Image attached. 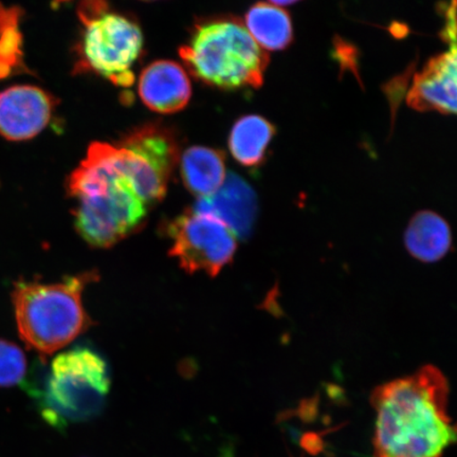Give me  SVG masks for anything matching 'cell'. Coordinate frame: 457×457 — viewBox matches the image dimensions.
Returning a JSON list of instances; mask_svg holds the SVG:
<instances>
[{"mask_svg":"<svg viewBox=\"0 0 457 457\" xmlns=\"http://www.w3.org/2000/svg\"><path fill=\"white\" fill-rule=\"evenodd\" d=\"M449 384L433 365L386 382L371 393L374 457H442L456 441Z\"/></svg>","mask_w":457,"mask_h":457,"instance_id":"cell-1","label":"cell"},{"mask_svg":"<svg viewBox=\"0 0 457 457\" xmlns=\"http://www.w3.org/2000/svg\"><path fill=\"white\" fill-rule=\"evenodd\" d=\"M179 55L198 81L222 90L260 88L270 64L264 49L232 15L197 21Z\"/></svg>","mask_w":457,"mask_h":457,"instance_id":"cell-2","label":"cell"},{"mask_svg":"<svg viewBox=\"0 0 457 457\" xmlns=\"http://www.w3.org/2000/svg\"><path fill=\"white\" fill-rule=\"evenodd\" d=\"M111 371L98 353L78 346L57 356L49 371L33 375L27 391L36 398L43 420L57 430L94 420L111 391Z\"/></svg>","mask_w":457,"mask_h":457,"instance_id":"cell-3","label":"cell"},{"mask_svg":"<svg viewBox=\"0 0 457 457\" xmlns=\"http://www.w3.org/2000/svg\"><path fill=\"white\" fill-rule=\"evenodd\" d=\"M96 278L95 272H86L60 283H16L14 314L26 345L45 358L82 335L93 324L83 305V290Z\"/></svg>","mask_w":457,"mask_h":457,"instance_id":"cell-4","label":"cell"},{"mask_svg":"<svg viewBox=\"0 0 457 457\" xmlns=\"http://www.w3.org/2000/svg\"><path fill=\"white\" fill-rule=\"evenodd\" d=\"M78 15L83 31L77 71H91L119 87H131L135 83L133 68L145 45L139 25L112 10L107 0H82Z\"/></svg>","mask_w":457,"mask_h":457,"instance_id":"cell-5","label":"cell"},{"mask_svg":"<svg viewBox=\"0 0 457 457\" xmlns=\"http://www.w3.org/2000/svg\"><path fill=\"white\" fill-rule=\"evenodd\" d=\"M77 200L74 224L79 236L93 247H112L145 220L147 207L125 179L113 182L104 192Z\"/></svg>","mask_w":457,"mask_h":457,"instance_id":"cell-6","label":"cell"},{"mask_svg":"<svg viewBox=\"0 0 457 457\" xmlns=\"http://www.w3.org/2000/svg\"><path fill=\"white\" fill-rule=\"evenodd\" d=\"M170 254L179 260L187 272L203 271L215 277L237 249V237L215 217L188 210L170 222Z\"/></svg>","mask_w":457,"mask_h":457,"instance_id":"cell-7","label":"cell"},{"mask_svg":"<svg viewBox=\"0 0 457 457\" xmlns=\"http://www.w3.org/2000/svg\"><path fill=\"white\" fill-rule=\"evenodd\" d=\"M57 103L37 86L14 85L0 91V137L10 142L36 138L48 127Z\"/></svg>","mask_w":457,"mask_h":457,"instance_id":"cell-8","label":"cell"},{"mask_svg":"<svg viewBox=\"0 0 457 457\" xmlns=\"http://www.w3.org/2000/svg\"><path fill=\"white\" fill-rule=\"evenodd\" d=\"M194 211L215 217L230 228L236 237H249L257 215L253 188L241 177L230 173L212 195L199 197Z\"/></svg>","mask_w":457,"mask_h":457,"instance_id":"cell-9","label":"cell"},{"mask_svg":"<svg viewBox=\"0 0 457 457\" xmlns=\"http://www.w3.org/2000/svg\"><path fill=\"white\" fill-rule=\"evenodd\" d=\"M407 102L419 112H456V48L434 56L416 74Z\"/></svg>","mask_w":457,"mask_h":457,"instance_id":"cell-10","label":"cell"},{"mask_svg":"<svg viewBox=\"0 0 457 457\" xmlns=\"http://www.w3.org/2000/svg\"><path fill=\"white\" fill-rule=\"evenodd\" d=\"M139 96L151 111L163 114L179 112L188 104L192 96L187 73L173 61H156L142 71Z\"/></svg>","mask_w":457,"mask_h":457,"instance_id":"cell-11","label":"cell"},{"mask_svg":"<svg viewBox=\"0 0 457 457\" xmlns=\"http://www.w3.org/2000/svg\"><path fill=\"white\" fill-rule=\"evenodd\" d=\"M180 174L188 191L194 195H212L226 179L225 155L205 146H192L182 154Z\"/></svg>","mask_w":457,"mask_h":457,"instance_id":"cell-12","label":"cell"},{"mask_svg":"<svg viewBox=\"0 0 457 457\" xmlns=\"http://www.w3.org/2000/svg\"><path fill=\"white\" fill-rule=\"evenodd\" d=\"M404 241L415 259L434 262L449 253L453 236L443 217L431 211H421L410 221Z\"/></svg>","mask_w":457,"mask_h":457,"instance_id":"cell-13","label":"cell"},{"mask_svg":"<svg viewBox=\"0 0 457 457\" xmlns=\"http://www.w3.org/2000/svg\"><path fill=\"white\" fill-rule=\"evenodd\" d=\"M276 128L267 119L248 114L234 124L228 137L231 155L245 168L255 169L265 162Z\"/></svg>","mask_w":457,"mask_h":457,"instance_id":"cell-14","label":"cell"},{"mask_svg":"<svg viewBox=\"0 0 457 457\" xmlns=\"http://www.w3.org/2000/svg\"><path fill=\"white\" fill-rule=\"evenodd\" d=\"M245 29L261 48L287 49L294 42L293 21L287 11L266 3H257L245 14Z\"/></svg>","mask_w":457,"mask_h":457,"instance_id":"cell-15","label":"cell"},{"mask_svg":"<svg viewBox=\"0 0 457 457\" xmlns=\"http://www.w3.org/2000/svg\"><path fill=\"white\" fill-rule=\"evenodd\" d=\"M24 9L0 2V82L19 74L32 73L26 62L21 21Z\"/></svg>","mask_w":457,"mask_h":457,"instance_id":"cell-16","label":"cell"},{"mask_svg":"<svg viewBox=\"0 0 457 457\" xmlns=\"http://www.w3.org/2000/svg\"><path fill=\"white\" fill-rule=\"evenodd\" d=\"M27 360L14 343L0 339V387H11L24 380Z\"/></svg>","mask_w":457,"mask_h":457,"instance_id":"cell-17","label":"cell"},{"mask_svg":"<svg viewBox=\"0 0 457 457\" xmlns=\"http://www.w3.org/2000/svg\"><path fill=\"white\" fill-rule=\"evenodd\" d=\"M455 4L456 0H451V4L445 8L447 9L445 10V25L442 32V37L445 42L450 43L451 48H456Z\"/></svg>","mask_w":457,"mask_h":457,"instance_id":"cell-18","label":"cell"},{"mask_svg":"<svg viewBox=\"0 0 457 457\" xmlns=\"http://www.w3.org/2000/svg\"><path fill=\"white\" fill-rule=\"evenodd\" d=\"M270 3L277 5H290L301 2V0H270Z\"/></svg>","mask_w":457,"mask_h":457,"instance_id":"cell-19","label":"cell"},{"mask_svg":"<svg viewBox=\"0 0 457 457\" xmlns=\"http://www.w3.org/2000/svg\"><path fill=\"white\" fill-rule=\"evenodd\" d=\"M142 2H156V0H142Z\"/></svg>","mask_w":457,"mask_h":457,"instance_id":"cell-20","label":"cell"}]
</instances>
